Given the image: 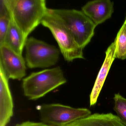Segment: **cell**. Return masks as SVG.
<instances>
[{
  "label": "cell",
  "mask_w": 126,
  "mask_h": 126,
  "mask_svg": "<svg viewBox=\"0 0 126 126\" xmlns=\"http://www.w3.org/2000/svg\"><path fill=\"white\" fill-rule=\"evenodd\" d=\"M41 24L50 30L66 61L71 62L75 59H84L83 49L78 44L66 26L49 12L48 8Z\"/></svg>",
  "instance_id": "cell-4"
},
{
  "label": "cell",
  "mask_w": 126,
  "mask_h": 126,
  "mask_svg": "<svg viewBox=\"0 0 126 126\" xmlns=\"http://www.w3.org/2000/svg\"><path fill=\"white\" fill-rule=\"evenodd\" d=\"M9 79L0 65V126H6L13 114V103Z\"/></svg>",
  "instance_id": "cell-8"
},
{
  "label": "cell",
  "mask_w": 126,
  "mask_h": 126,
  "mask_svg": "<svg viewBox=\"0 0 126 126\" xmlns=\"http://www.w3.org/2000/svg\"><path fill=\"white\" fill-rule=\"evenodd\" d=\"M15 126H52L45 124L42 122L37 123L27 121L23 122L20 124H17Z\"/></svg>",
  "instance_id": "cell-17"
},
{
  "label": "cell",
  "mask_w": 126,
  "mask_h": 126,
  "mask_svg": "<svg viewBox=\"0 0 126 126\" xmlns=\"http://www.w3.org/2000/svg\"><path fill=\"white\" fill-rule=\"evenodd\" d=\"M66 126H126L117 115L111 113H95Z\"/></svg>",
  "instance_id": "cell-11"
},
{
  "label": "cell",
  "mask_w": 126,
  "mask_h": 126,
  "mask_svg": "<svg viewBox=\"0 0 126 126\" xmlns=\"http://www.w3.org/2000/svg\"><path fill=\"white\" fill-rule=\"evenodd\" d=\"M114 110L120 120L126 126V98L120 94H115Z\"/></svg>",
  "instance_id": "cell-14"
},
{
  "label": "cell",
  "mask_w": 126,
  "mask_h": 126,
  "mask_svg": "<svg viewBox=\"0 0 126 126\" xmlns=\"http://www.w3.org/2000/svg\"><path fill=\"white\" fill-rule=\"evenodd\" d=\"M25 47V61L30 69L50 67L55 65L59 60L58 49L33 37L27 38Z\"/></svg>",
  "instance_id": "cell-6"
},
{
  "label": "cell",
  "mask_w": 126,
  "mask_h": 126,
  "mask_svg": "<svg viewBox=\"0 0 126 126\" xmlns=\"http://www.w3.org/2000/svg\"><path fill=\"white\" fill-rule=\"evenodd\" d=\"M116 42L111 44L106 51V57L104 62L99 71L94 85L90 95L91 106L95 105L102 89L111 66L114 62L115 56Z\"/></svg>",
  "instance_id": "cell-10"
},
{
  "label": "cell",
  "mask_w": 126,
  "mask_h": 126,
  "mask_svg": "<svg viewBox=\"0 0 126 126\" xmlns=\"http://www.w3.org/2000/svg\"><path fill=\"white\" fill-rule=\"evenodd\" d=\"M48 9L66 26L81 48L83 49L90 42L97 26L83 11L67 9Z\"/></svg>",
  "instance_id": "cell-2"
},
{
  "label": "cell",
  "mask_w": 126,
  "mask_h": 126,
  "mask_svg": "<svg viewBox=\"0 0 126 126\" xmlns=\"http://www.w3.org/2000/svg\"><path fill=\"white\" fill-rule=\"evenodd\" d=\"M114 10V3L111 0H93L82 8V11L97 26L110 18Z\"/></svg>",
  "instance_id": "cell-9"
},
{
  "label": "cell",
  "mask_w": 126,
  "mask_h": 126,
  "mask_svg": "<svg viewBox=\"0 0 126 126\" xmlns=\"http://www.w3.org/2000/svg\"><path fill=\"white\" fill-rule=\"evenodd\" d=\"M115 41L116 42V58L126 59V21L119 30Z\"/></svg>",
  "instance_id": "cell-13"
},
{
  "label": "cell",
  "mask_w": 126,
  "mask_h": 126,
  "mask_svg": "<svg viewBox=\"0 0 126 126\" xmlns=\"http://www.w3.org/2000/svg\"><path fill=\"white\" fill-rule=\"evenodd\" d=\"M41 122L52 126H66L91 114L86 108H75L60 104H42L40 106Z\"/></svg>",
  "instance_id": "cell-5"
},
{
  "label": "cell",
  "mask_w": 126,
  "mask_h": 126,
  "mask_svg": "<svg viewBox=\"0 0 126 126\" xmlns=\"http://www.w3.org/2000/svg\"><path fill=\"white\" fill-rule=\"evenodd\" d=\"M19 0H0V7H4L11 13Z\"/></svg>",
  "instance_id": "cell-16"
},
{
  "label": "cell",
  "mask_w": 126,
  "mask_h": 126,
  "mask_svg": "<svg viewBox=\"0 0 126 126\" xmlns=\"http://www.w3.org/2000/svg\"><path fill=\"white\" fill-rule=\"evenodd\" d=\"M66 79L60 67L33 72L23 79L24 95L30 100H36L66 83Z\"/></svg>",
  "instance_id": "cell-1"
},
{
  "label": "cell",
  "mask_w": 126,
  "mask_h": 126,
  "mask_svg": "<svg viewBox=\"0 0 126 126\" xmlns=\"http://www.w3.org/2000/svg\"><path fill=\"white\" fill-rule=\"evenodd\" d=\"M26 64L22 55L6 44L0 46V65L9 79L20 80L25 77Z\"/></svg>",
  "instance_id": "cell-7"
},
{
  "label": "cell",
  "mask_w": 126,
  "mask_h": 126,
  "mask_svg": "<svg viewBox=\"0 0 126 126\" xmlns=\"http://www.w3.org/2000/svg\"><path fill=\"white\" fill-rule=\"evenodd\" d=\"M11 15L0 16V46L3 44L7 32L11 23Z\"/></svg>",
  "instance_id": "cell-15"
},
{
  "label": "cell",
  "mask_w": 126,
  "mask_h": 126,
  "mask_svg": "<svg viewBox=\"0 0 126 126\" xmlns=\"http://www.w3.org/2000/svg\"><path fill=\"white\" fill-rule=\"evenodd\" d=\"M26 42L21 31L12 19L3 44H6L16 52L22 55Z\"/></svg>",
  "instance_id": "cell-12"
},
{
  "label": "cell",
  "mask_w": 126,
  "mask_h": 126,
  "mask_svg": "<svg viewBox=\"0 0 126 126\" xmlns=\"http://www.w3.org/2000/svg\"></svg>",
  "instance_id": "cell-18"
},
{
  "label": "cell",
  "mask_w": 126,
  "mask_h": 126,
  "mask_svg": "<svg viewBox=\"0 0 126 126\" xmlns=\"http://www.w3.org/2000/svg\"><path fill=\"white\" fill-rule=\"evenodd\" d=\"M47 8L46 0H19L11 13L13 21L20 29L26 41L41 23Z\"/></svg>",
  "instance_id": "cell-3"
}]
</instances>
